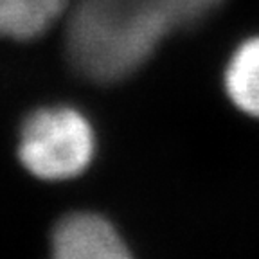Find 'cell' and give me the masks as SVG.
Segmentation results:
<instances>
[{"label": "cell", "instance_id": "cell-1", "mask_svg": "<svg viewBox=\"0 0 259 259\" xmlns=\"http://www.w3.org/2000/svg\"><path fill=\"white\" fill-rule=\"evenodd\" d=\"M223 0H79L67 31V51L77 72L117 81L137 70L162 38L196 25Z\"/></svg>", "mask_w": 259, "mask_h": 259}, {"label": "cell", "instance_id": "cell-3", "mask_svg": "<svg viewBox=\"0 0 259 259\" xmlns=\"http://www.w3.org/2000/svg\"><path fill=\"white\" fill-rule=\"evenodd\" d=\"M53 250L60 259L128 257V248L112 223L90 212L70 214L58 223Z\"/></svg>", "mask_w": 259, "mask_h": 259}, {"label": "cell", "instance_id": "cell-4", "mask_svg": "<svg viewBox=\"0 0 259 259\" xmlns=\"http://www.w3.org/2000/svg\"><path fill=\"white\" fill-rule=\"evenodd\" d=\"M69 0H0V36L31 40L63 15Z\"/></svg>", "mask_w": 259, "mask_h": 259}, {"label": "cell", "instance_id": "cell-5", "mask_svg": "<svg viewBox=\"0 0 259 259\" xmlns=\"http://www.w3.org/2000/svg\"><path fill=\"white\" fill-rule=\"evenodd\" d=\"M225 90L241 112L259 117V36L245 40L232 53L225 69Z\"/></svg>", "mask_w": 259, "mask_h": 259}, {"label": "cell", "instance_id": "cell-2", "mask_svg": "<svg viewBox=\"0 0 259 259\" xmlns=\"http://www.w3.org/2000/svg\"><path fill=\"white\" fill-rule=\"evenodd\" d=\"M96 137L89 119L69 106H49L25 119L18 157L29 173L41 180H67L89 167Z\"/></svg>", "mask_w": 259, "mask_h": 259}]
</instances>
